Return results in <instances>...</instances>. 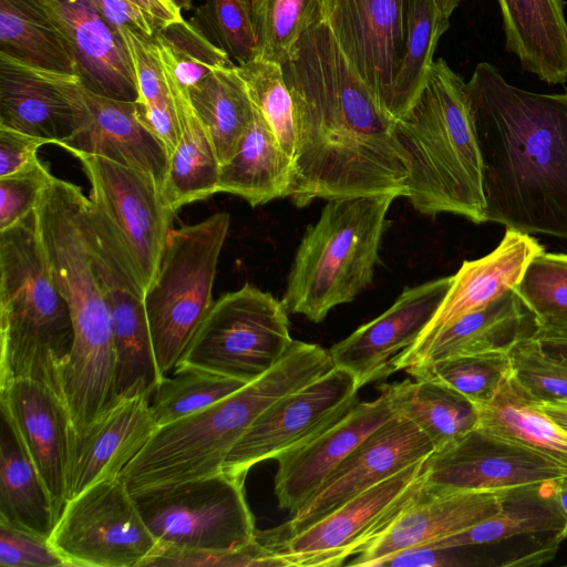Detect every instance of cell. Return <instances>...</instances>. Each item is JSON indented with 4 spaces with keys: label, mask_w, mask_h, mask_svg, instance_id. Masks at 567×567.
Instances as JSON below:
<instances>
[{
    "label": "cell",
    "mask_w": 567,
    "mask_h": 567,
    "mask_svg": "<svg viewBox=\"0 0 567 567\" xmlns=\"http://www.w3.org/2000/svg\"><path fill=\"white\" fill-rule=\"evenodd\" d=\"M466 92L485 223L567 239V92L516 87L488 62L475 66Z\"/></svg>",
    "instance_id": "1"
},
{
    "label": "cell",
    "mask_w": 567,
    "mask_h": 567,
    "mask_svg": "<svg viewBox=\"0 0 567 567\" xmlns=\"http://www.w3.org/2000/svg\"><path fill=\"white\" fill-rule=\"evenodd\" d=\"M296 151L287 197L312 200L394 194L406 196L408 171L393 135L394 118L352 73L327 69L289 87Z\"/></svg>",
    "instance_id": "2"
},
{
    "label": "cell",
    "mask_w": 567,
    "mask_h": 567,
    "mask_svg": "<svg viewBox=\"0 0 567 567\" xmlns=\"http://www.w3.org/2000/svg\"><path fill=\"white\" fill-rule=\"evenodd\" d=\"M87 204L81 187L53 176L35 207L47 261L73 321L74 339L62 390L76 423L91 422L114 400L112 326L93 264Z\"/></svg>",
    "instance_id": "3"
},
{
    "label": "cell",
    "mask_w": 567,
    "mask_h": 567,
    "mask_svg": "<svg viewBox=\"0 0 567 567\" xmlns=\"http://www.w3.org/2000/svg\"><path fill=\"white\" fill-rule=\"evenodd\" d=\"M333 368L329 350L293 340L284 358L260 378L157 427L121 477L134 495L223 472L233 446L268 406Z\"/></svg>",
    "instance_id": "4"
},
{
    "label": "cell",
    "mask_w": 567,
    "mask_h": 567,
    "mask_svg": "<svg viewBox=\"0 0 567 567\" xmlns=\"http://www.w3.org/2000/svg\"><path fill=\"white\" fill-rule=\"evenodd\" d=\"M393 135L408 171L406 198L427 216L450 213L485 223L482 158L466 83L443 59L433 61Z\"/></svg>",
    "instance_id": "5"
},
{
    "label": "cell",
    "mask_w": 567,
    "mask_h": 567,
    "mask_svg": "<svg viewBox=\"0 0 567 567\" xmlns=\"http://www.w3.org/2000/svg\"><path fill=\"white\" fill-rule=\"evenodd\" d=\"M73 339L71 311L52 278L34 208L0 230V389L29 379L63 400Z\"/></svg>",
    "instance_id": "6"
},
{
    "label": "cell",
    "mask_w": 567,
    "mask_h": 567,
    "mask_svg": "<svg viewBox=\"0 0 567 567\" xmlns=\"http://www.w3.org/2000/svg\"><path fill=\"white\" fill-rule=\"evenodd\" d=\"M394 194L330 199L297 249L282 303L289 313L321 322L372 281Z\"/></svg>",
    "instance_id": "7"
},
{
    "label": "cell",
    "mask_w": 567,
    "mask_h": 567,
    "mask_svg": "<svg viewBox=\"0 0 567 567\" xmlns=\"http://www.w3.org/2000/svg\"><path fill=\"white\" fill-rule=\"evenodd\" d=\"M226 212L172 229L144 306L157 368L174 370L213 305V285L227 237Z\"/></svg>",
    "instance_id": "8"
},
{
    "label": "cell",
    "mask_w": 567,
    "mask_h": 567,
    "mask_svg": "<svg viewBox=\"0 0 567 567\" xmlns=\"http://www.w3.org/2000/svg\"><path fill=\"white\" fill-rule=\"evenodd\" d=\"M292 341L282 301L246 284L213 302L176 365L249 383L274 368Z\"/></svg>",
    "instance_id": "9"
},
{
    "label": "cell",
    "mask_w": 567,
    "mask_h": 567,
    "mask_svg": "<svg viewBox=\"0 0 567 567\" xmlns=\"http://www.w3.org/2000/svg\"><path fill=\"white\" fill-rule=\"evenodd\" d=\"M244 483L220 472L132 496L162 550L228 551L256 538Z\"/></svg>",
    "instance_id": "10"
},
{
    "label": "cell",
    "mask_w": 567,
    "mask_h": 567,
    "mask_svg": "<svg viewBox=\"0 0 567 567\" xmlns=\"http://www.w3.org/2000/svg\"><path fill=\"white\" fill-rule=\"evenodd\" d=\"M426 458L372 486L291 537L277 539L267 530H257L256 537L286 567L339 566L380 538L421 495Z\"/></svg>",
    "instance_id": "11"
},
{
    "label": "cell",
    "mask_w": 567,
    "mask_h": 567,
    "mask_svg": "<svg viewBox=\"0 0 567 567\" xmlns=\"http://www.w3.org/2000/svg\"><path fill=\"white\" fill-rule=\"evenodd\" d=\"M50 542L69 567H147L162 553L121 476L69 499Z\"/></svg>",
    "instance_id": "12"
},
{
    "label": "cell",
    "mask_w": 567,
    "mask_h": 567,
    "mask_svg": "<svg viewBox=\"0 0 567 567\" xmlns=\"http://www.w3.org/2000/svg\"><path fill=\"white\" fill-rule=\"evenodd\" d=\"M76 157L91 184L90 203L105 220L145 295L157 275L174 213L150 175L82 152Z\"/></svg>",
    "instance_id": "13"
},
{
    "label": "cell",
    "mask_w": 567,
    "mask_h": 567,
    "mask_svg": "<svg viewBox=\"0 0 567 567\" xmlns=\"http://www.w3.org/2000/svg\"><path fill=\"white\" fill-rule=\"evenodd\" d=\"M352 373L334 367L275 401L248 427L228 453L223 472L246 477L262 461L308 441L344 415L358 401Z\"/></svg>",
    "instance_id": "14"
},
{
    "label": "cell",
    "mask_w": 567,
    "mask_h": 567,
    "mask_svg": "<svg viewBox=\"0 0 567 567\" xmlns=\"http://www.w3.org/2000/svg\"><path fill=\"white\" fill-rule=\"evenodd\" d=\"M434 450L415 424L396 414L363 440L287 523L270 530L271 535L285 539L302 532L372 486L425 460Z\"/></svg>",
    "instance_id": "15"
},
{
    "label": "cell",
    "mask_w": 567,
    "mask_h": 567,
    "mask_svg": "<svg viewBox=\"0 0 567 567\" xmlns=\"http://www.w3.org/2000/svg\"><path fill=\"white\" fill-rule=\"evenodd\" d=\"M565 477L567 472L545 456L474 427L427 456L423 488L504 489Z\"/></svg>",
    "instance_id": "16"
},
{
    "label": "cell",
    "mask_w": 567,
    "mask_h": 567,
    "mask_svg": "<svg viewBox=\"0 0 567 567\" xmlns=\"http://www.w3.org/2000/svg\"><path fill=\"white\" fill-rule=\"evenodd\" d=\"M90 118L79 75L33 66L0 52V126L61 146Z\"/></svg>",
    "instance_id": "17"
},
{
    "label": "cell",
    "mask_w": 567,
    "mask_h": 567,
    "mask_svg": "<svg viewBox=\"0 0 567 567\" xmlns=\"http://www.w3.org/2000/svg\"><path fill=\"white\" fill-rule=\"evenodd\" d=\"M453 276L405 288L394 303L329 350L334 367L352 373L363 385L399 371L401 358L434 317Z\"/></svg>",
    "instance_id": "18"
},
{
    "label": "cell",
    "mask_w": 567,
    "mask_h": 567,
    "mask_svg": "<svg viewBox=\"0 0 567 567\" xmlns=\"http://www.w3.org/2000/svg\"><path fill=\"white\" fill-rule=\"evenodd\" d=\"M409 2L323 0V20L388 114L404 50Z\"/></svg>",
    "instance_id": "19"
},
{
    "label": "cell",
    "mask_w": 567,
    "mask_h": 567,
    "mask_svg": "<svg viewBox=\"0 0 567 567\" xmlns=\"http://www.w3.org/2000/svg\"><path fill=\"white\" fill-rule=\"evenodd\" d=\"M0 408L14 426L44 483L58 522L69 499L74 433L65 403L48 386L20 379L0 389Z\"/></svg>",
    "instance_id": "20"
},
{
    "label": "cell",
    "mask_w": 567,
    "mask_h": 567,
    "mask_svg": "<svg viewBox=\"0 0 567 567\" xmlns=\"http://www.w3.org/2000/svg\"><path fill=\"white\" fill-rule=\"evenodd\" d=\"M379 390L378 398L358 401L339 420L276 458L275 494L281 509L296 512L363 440L396 415L388 394Z\"/></svg>",
    "instance_id": "21"
},
{
    "label": "cell",
    "mask_w": 567,
    "mask_h": 567,
    "mask_svg": "<svg viewBox=\"0 0 567 567\" xmlns=\"http://www.w3.org/2000/svg\"><path fill=\"white\" fill-rule=\"evenodd\" d=\"M72 52L84 87L95 94L137 101L127 48L90 0H39Z\"/></svg>",
    "instance_id": "22"
},
{
    "label": "cell",
    "mask_w": 567,
    "mask_h": 567,
    "mask_svg": "<svg viewBox=\"0 0 567 567\" xmlns=\"http://www.w3.org/2000/svg\"><path fill=\"white\" fill-rule=\"evenodd\" d=\"M146 396L110 404L86 430L72 437L68 480L69 499L90 486L121 476L145 446L157 424ZM68 499V501H69Z\"/></svg>",
    "instance_id": "23"
},
{
    "label": "cell",
    "mask_w": 567,
    "mask_h": 567,
    "mask_svg": "<svg viewBox=\"0 0 567 567\" xmlns=\"http://www.w3.org/2000/svg\"><path fill=\"white\" fill-rule=\"evenodd\" d=\"M111 318L114 350V401L152 398L161 381L148 329L144 297L117 262L97 269Z\"/></svg>",
    "instance_id": "24"
},
{
    "label": "cell",
    "mask_w": 567,
    "mask_h": 567,
    "mask_svg": "<svg viewBox=\"0 0 567 567\" xmlns=\"http://www.w3.org/2000/svg\"><path fill=\"white\" fill-rule=\"evenodd\" d=\"M504 489L432 493L423 488L392 526L350 565L379 566L398 551L462 533L499 512Z\"/></svg>",
    "instance_id": "25"
},
{
    "label": "cell",
    "mask_w": 567,
    "mask_h": 567,
    "mask_svg": "<svg viewBox=\"0 0 567 567\" xmlns=\"http://www.w3.org/2000/svg\"><path fill=\"white\" fill-rule=\"evenodd\" d=\"M545 250L530 234L506 228L499 244L487 255L464 260L434 317L401 361L437 332L463 316L483 308L516 288L529 261Z\"/></svg>",
    "instance_id": "26"
},
{
    "label": "cell",
    "mask_w": 567,
    "mask_h": 567,
    "mask_svg": "<svg viewBox=\"0 0 567 567\" xmlns=\"http://www.w3.org/2000/svg\"><path fill=\"white\" fill-rule=\"evenodd\" d=\"M89 124L61 145L68 152L99 155L153 177L163 189L169 154L145 125L136 101L105 97L85 89Z\"/></svg>",
    "instance_id": "27"
},
{
    "label": "cell",
    "mask_w": 567,
    "mask_h": 567,
    "mask_svg": "<svg viewBox=\"0 0 567 567\" xmlns=\"http://www.w3.org/2000/svg\"><path fill=\"white\" fill-rule=\"evenodd\" d=\"M537 328V318L513 288L442 329L405 357L400 370L453 357L508 354L519 340L533 337Z\"/></svg>",
    "instance_id": "28"
},
{
    "label": "cell",
    "mask_w": 567,
    "mask_h": 567,
    "mask_svg": "<svg viewBox=\"0 0 567 567\" xmlns=\"http://www.w3.org/2000/svg\"><path fill=\"white\" fill-rule=\"evenodd\" d=\"M506 47L525 71L549 84L567 82V21L563 0H497Z\"/></svg>",
    "instance_id": "29"
},
{
    "label": "cell",
    "mask_w": 567,
    "mask_h": 567,
    "mask_svg": "<svg viewBox=\"0 0 567 567\" xmlns=\"http://www.w3.org/2000/svg\"><path fill=\"white\" fill-rule=\"evenodd\" d=\"M476 427L536 452L567 472V431L556 423L517 380L513 369L494 396L475 404Z\"/></svg>",
    "instance_id": "30"
},
{
    "label": "cell",
    "mask_w": 567,
    "mask_h": 567,
    "mask_svg": "<svg viewBox=\"0 0 567 567\" xmlns=\"http://www.w3.org/2000/svg\"><path fill=\"white\" fill-rule=\"evenodd\" d=\"M292 158L255 106L254 118L233 157L220 165L217 193L239 196L256 207L287 197Z\"/></svg>",
    "instance_id": "31"
},
{
    "label": "cell",
    "mask_w": 567,
    "mask_h": 567,
    "mask_svg": "<svg viewBox=\"0 0 567 567\" xmlns=\"http://www.w3.org/2000/svg\"><path fill=\"white\" fill-rule=\"evenodd\" d=\"M558 481L505 488L502 507L495 515L426 546L471 547L499 544L518 536L559 534L565 518L556 496Z\"/></svg>",
    "instance_id": "32"
},
{
    "label": "cell",
    "mask_w": 567,
    "mask_h": 567,
    "mask_svg": "<svg viewBox=\"0 0 567 567\" xmlns=\"http://www.w3.org/2000/svg\"><path fill=\"white\" fill-rule=\"evenodd\" d=\"M165 74L181 126L179 141L169 156L162 189L166 205L175 214L183 206L217 193L220 163L188 93L166 71Z\"/></svg>",
    "instance_id": "33"
},
{
    "label": "cell",
    "mask_w": 567,
    "mask_h": 567,
    "mask_svg": "<svg viewBox=\"0 0 567 567\" xmlns=\"http://www.w3.org/2000/svg\"><path fill=\"white\" fill-rule=\"evenodd\" d=\"M0 519L49 539L56 523L45 485L14 426L2 412Z\"/></svg>",
    "instance_id": "34"
},
{
    "label": "cell",
    "mask_w": 567,
    "mask_h": 567,
    "mask_svg": "<svg viewBox=\"0 0 567 567\" xmlns=\"http://www.w3.org/2000/svg\"><path fill=\"white\" fill-rule=\"evenodd\" d=\"M398 415L415 424L440 449L476 427L475 405L454 390L432 380L383 383Z\"/></svg>",
    "instance_id": "35"
},
{
    "label": "cell",
    "mask_w": 567,
    "mask_h": 567,
    "mask_svg": "<svg viewBox=\"0 0 567 567\" xmlns=\"http://www.w3.org/2000/svg\"><path fill=\"white\" fill-rule=\"evenodd\" d=\"M220 165L235 154L255 114V105L237 65L221 68L188 91Z\"/></svg>",
    "instance_id": "36"
},
{
    "label": "cell",
    "mask_w": 567,
    "mask_h": 567,
    "mask_svg": "<svg viewBox=\"0 0 567 567\" xmlns=\"http://www.w3.org/2000/svg\"><path fill=\"white\" fill-rule=\"evenodd\" d=\"M0 52L33 66L79 75L72 52L39 0H0Z\"/></svg>",
    "instance_id": "37"
},
{
    "label": "cell",
    "mask_w": 567,
    "mask_h": 567,
    "mask_svg": "<svg viewBox=\"0 0 567 567\" xmlns=\"http://www.w3.org/2000/svg\"><path fill=\"white\" fill-rule=\"evenodd\" d=\"M450 25L436 0H410L401 64L394 78L389 114L401 117L422 90L439 39Z\"/></svg>",
    "instance_id": "38"
},
{
    "label": "cell",
    "mask_w": 567,
    "mask_h": 567,
    "mask_svg": "<svg viewBox=\"0 0 567 567\" xmlns=\"http://www.w3.org/2000/svg\"><path fill=\"white\" fill-rule=\"evenodd\" d=\"M118 32L133 65L140 116L163 142L171 155L179 141L181 126L157 49L153 40L142 38L126 29Z\"/></svg>",
    "instance_id": "39"
},
{
    "label": "cell",
    "mask_w": 567,
    "mask_h": 567,
    "mask_svg": "<svg viewBox=\"0 0 567 567\" xmlns=\"http://www.w3.org/2000/svg\"><path fill=\"white\" fill-rule=\"evenodd\" d=\"M153 41L164 70L186 92L214 71L236 65L184 19L158 28Z\"/></svg>",
    "instance_id": "40"
},
{
    "label": "cell",
    "mask_w": 567,
    "mask_h": 567,
    "mask_svg": "<svg viewBox=\"0 0 567 567\" xmlns=\"http://www.w3.org/2000/svg\"><path fill=\"white\" fill-rule=\"evenodd\" d=\"M245 382L207 370L176 365L150 400L157 426L198 412L243 388Z\"/></svg>",
    "instance_id": "41"
},
{
    "label": "cell",
    "mask_w": 567,
    "mask_h": 567,
    "mask_svg": "<svg viewBox=\"0 0 567 567\" xmlns=\"http://www.w3.org/2000/svg\"><path fill=\"white\" fill-rule=\"evenodd\" d=\"M323 0H251L258 59L282 65L312 24L323 19Z\"/></svg>",
    "instance_id": "42"
},
{
    "label": "cell",
    "mask_w": 567,
    "mask_h": 567,
    "mask_svg": "<svg viewBox=\"0 0 567 567\" xmlns=\"http://www.w3.org/2000/svg\"><path fill=\"white\" fill-rule=\"evenodd\" d=\"M404 370L414 379L439 382L475 405L494 396L512 364L508 354H475L419 363Z\"/></svg>",
    "instance_id": "43"
},
{
    "label": "cell",
    "mask_w": 567,
    "mask_h": 567,
    "mask_svg": "<svg viewBox=\"0 0 567 567\" xmlns=\"http://www.w3.org/2000/svg\"><path fill=\"white\" fill-rule=\"evenodd\" d=\"M251 101L264 116L285 152L292 158L296 151V121L292 96L282 66L256 59L237 65Z\"/></svg>",
    "instance_id": "44"
},
{
    "label": "cell",
    "mask_w": 567,
    "mask_h": 567,
    "mask_svg": "<svg viewBox=\"0 0 567 567\" xmlns=\"http://www.w3.org/2000/svg\"><path fill=\"white\" fill-rule=\"evenodd\" d=\"M189 21L236 65L258 59L251 0H206Z\"/></svg>",
    "instance_id": "45"
},
{
    "label": "cell",
    "mask_w": 567,
    "mask_h": 567,
    "mask_svg": "<svg viewBox=\"0 0 567 567\" xmlns=\"http://www.w3.org/2000/svg\"><path fill=\"white\" fill-rule=\"evenodd\" d=\"M516 290L539 322L567 321V254H537Z\"/></svg>",
    "instance_id": "46"
},
{
    "label": "cell",
    "mask_w": 567,
    "mask_h": 567,
    "mask_svg": "<svg viewBox=\"0 0 567 567\" xmlns=\"http://www.w3.org/2000/svg\"><path fill=\"white\" fill-rule=\"evenodd\" d=\"M508 355L515 377L537 400H567V361L547 353L534 336L519 340Z\"/></svg>",
    "instance_id": "47"
},
{
    "label": "cell",
    "mask_w": 567,
    "mask_h": 567,
    "mask_svg": "<svg viewBox=\"0 0 567 567\" xmlns=\"http://www.w3.org/2000/svg\"><path fill=\"white\" fill-rule=\"evenodd\" d=\"M169 567H254L285 566L277 554L257 537L250 544L228 551L164 549L147 565Z\"/></svg>",
    "instance_id": "48"
},
{
    "label": "cell",
    "mask_w": 567,
    "mask_h": 567,
    "mask_svg": "<svg viewBox=\"0 0 567 567\" xmlns=\"http://www.w3.org/2000/svg\"><path fill=\"white\" fill-rule=\"evenodd\" d=\"M53 175L40 159L25 169L0 177V230L32 212Z\"/></svg>",
    "instance_id": "49"
},
{
    "label": "cell",
    "mask_w": 567,
    "mask_h": 567,
    "mask_svg": "<svg viewBox=\"0 0 567 567\" xmlns=\"http://www.w3.org/2000/svg\"><path fill=\"white\" fill-rule=\"evenodd\" d=\"M2 567H69L49 538L0 519Z\"/></svg>",
    "instance_id": "50"
},
{
    "label": "cell",
    "mask_w": 567,
    "mask_h": 567,
    "mask_svg": "<svg viewBox=\"0 0 567 567\" xmlns=\"http://www.w3.org/2000/svg\"><path fill=\"white\" fill-rule=\"evenodd\" d=\"M44 144L50 142L0 126V177L12 175L37 163L38 150Z\"/></svg>",
    "instance_id": "51"
},
{
    "label": "cell",
    "mask_w": 567,
    "mask_h": 567,
    "mask_svg": "<svg viewBox=\"0 0 567 567\" xmlns=\"http://www.w3.org/2000/svg\"><path fill=\"white\" fill-rule=\"evenodd\" d=\"M465 547L435 548L426 545L415 546L398 551L379 566L390 567H452L475 566V563L464 553Z\"/></svg>",
    "instance_id": "52"
},
{
    "label": "cell",
    "mask_w": 567,
    "mask_h": 567,
    "mask_svg": "<svg viewBox=\"0 0 567 567\" xmlns=\"http://www.w3.org/2000/svg\"><path fill=\"white\" fill-rule=\"evenodd\" d=\"M101 17L116 31L126 29L153 40L158 23L128 0H90Z\"/></svg>",
    "instance_id": "53"
},
{
    "label": "cell",
    "mask_w": 567,
    "mask_h": 567,
    "mask_svg": "<svg viewBox=\"0 0 567 567\" xmlns=\"http://www.w3.org/2000/svg\"><path fill=\"white\" fill-rule=\"evenodd\" d=\"M534 338L547 353L567 361V321L539 322Z\"/></svg>",
    "instance_id": "54"
},
{
    "label": "cell",
    "mask_w": 567,
    "mask_h": 567,
    "mask_svg": "<svg viewBox=\"0 0 567 567\" xmlns=\"http://www.w3.org/2000/svg\"><path fill=\"white\" fill-rule=\"evenodd\" d=\"M154 19L159 27L182 20L181 10L167 0H128Z\"/></svg>",
    "instance_id": "55"
},
{
    "label": "cell",
    "mask_w": 567,
    "mask_h": 567,
    "mask_svg": "<svg viewBox=\"0 0 567 567\" xmlns=\"http://www.w3.org/2000/svg\"><path fill=\"white\" fill-rule=\"evenodd\" d=\"M542 409L567 431V400L539 401Z\"/></svg>",
    "instance_id": "56"
},
{
    "label": "cell",
    "mask_w": 567,
    "mask_h": 567,
    "mask_svg": "<svg viewBox=\"0 0 567 567\" xmlns=\"http://www.w3.org/2000/svg\"><path fill=\"white\" fill-rule=\"evenodd\" d=\"M556 496L565 518V525L559 533L560 539L564 540L567 538V477L557 482Z\"/></svg>",
    "instance_id": "57"
},
{
    "label": "cell",
    "mask_w": 567,
    "mask_h": 567,
    "mask_svg": "<svg viewBox=\"0 0 567 567\" xmlns=\"http://www.w3.org/2000/svg\"><path fill=\"white\" fill-rule=\"evenodd\" d=\"M441 11L450 18L454 9L458 6L460 0H436Z\"/></svg>",
    "instance_id": "58"
},
{
    "label": "cell",
    "mask_w": 567,
    "mask_h": 567,
    "mask_svg": "<svg viewBox=\"0 0 567 567\" xmlns=\"http://www.w3.org/2000/svg\"><path fill=\"white\" fill-rule=\"evenodd\" d=\"M169 3H172L177 9L182 10H189L193 6V0H167Z\"/></svg>",
    "instance_id": "59"
}]
</instances>
